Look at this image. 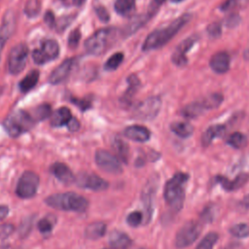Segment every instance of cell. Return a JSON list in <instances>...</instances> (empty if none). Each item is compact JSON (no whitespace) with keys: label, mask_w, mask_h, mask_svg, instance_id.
Here are the masks:
<instances>
[{"label":"cell","mask_w":249,"mask_h":249,"mask_svg":"<svg viewBox=\"0 0 249 249\" xmlns=\"http://www.w3.org/2000/svg\"><path fill=\"white\" fill-rule=\"evenodd\" d=\"M192 18L191 14H183L181 17L177 18L170 24L165 27L156 29L148 35L146 40L143 43L142 49L144 51H150L159 49L164 46L169 40H171L181 28L188 23Z\"/></svg>","instance_id":"6da1fadb"},{"label":"cell","mask_w":249,"mask_h":249,"mask_svg":"<svg viewBox=\"0 0 249 249\" xmlns=\"http://www.w3.org/2000/svg\"><path fill=\"white\" fill-rule=\"evenodd\" d=\"M189 180V175L184 172L175 173L165 184L163 196L165 202L174 211H180L185 200V185Z\"/></svg>","instance_id":"7a4b0ae2"},{"label":"cell","mask_w":249,"mask_h":249,"mask_svg":"<svg viewBox=\"0 0 249 249\" xmlns=\"http://www.w3.org/2000/svg\"><path fill=\"white\" fill-rule=\"evenodd\" d=\"M45 201L49 206L62 211L84 212L89 206V201L86 197L71 192L50 196Z\"/></svg>","instance_id":"3957f363"},{"label":"cell","mask_w":249,"mask_h":249,"mask_svg":"<svg viewBox=\"0 0 249 249\" xmlns=\"http://www.w3.org/2000/svg\"><path fill=\"white\" fill-rule=\"evenodd\" d=\"M35 123L33 116L23 110H18L12 113L4 122V126L13 137H17L29 130Z\"/></svg>","instance_id":"277c9868"},{"label":"cell","mask_w":249,"mask_h":249,"mask_svg":"<svg viewBox=\"0 0 249 249\" xmlns=\"http://www.w3.org/2000/svg\"><path fill=\"white\" fill-rule=\"evenodd\" d=\"M202 226L198 221H189L185 223L177 231L175 236V246L183 249L192 245L199 236Z\"/></svg>","instance_id":"5b68a950"},{"label":"cell","mask_w":249,"mask_h":249,"mask_svg":"<svg viewBox=\"0 0 249 249\" xmlns=\"http://www.w3.org/2000/svg\"><path fill=\"white\" fill-rule=\"evenodd\" d=\"M113 36V29L104 28L96 31L85 43L86 50L91 54H100L108 47Z\"/></svg>","instance_id":"8992f818"},{"label":"cell","mask_w":249,"mask_h":249,"mask_svg":"<svg viewBox=\"0 0 249 249\" xmlns=\"http://www.w3.org/2000/svg\"><path fill=\"white\" fill-rule=\"evenodd\" d=\"M39 187V176L33 171H25L21 174L16 193L20 198H30L34 196Z\"/></svg>","instance_id":"52a82bcc"},{"label":"cell","mask_w":249,"mask_h":249,"mask_svg":"<svg viewBox=\"0 0 249 249\" xmlns=\"http://www.w3.org/2000/svg\"><path fill=\"white\" fill-rule=\"evenodd\" d=\"M28 48L25 44L20 43L13 47L8 59V68L10 73L17 75L20 73L27 62Z\"/></svg>","instance_id":"ba28073f"},{"label":"cell","mask_w":249,"mask_h":249,"mask_svg":"<svg viewBox=\"0 0 249 249\" xmlns=\"http://www.w3.org/2000/svg\"><path fill=\"white\" fill-rule=\"evenodd\" d=\"M59 54V47L54 40H46L32 53L33 60L37 64H44L53 60Z\"/></svg>","instance_id":"9c48e42d"},{"label":"cell","mask_w":249,"mask_h":249,"mask_svg":"<svg viewBox=\"0 0 249 249\" xmlns=\"http://www.w3.org/2000/svg\"><path fill=\"white\" fill-rule=\"evenodd\" d=\"M95 162L102 170L111 174H120L122 165L119 159L105 150H97L95 153Z\"/></svg>","instance_id":"30bf717a"},{"label":"cell","mask_w":249,"mask_h":249,"mask_svg":"<svg viewBox=\"0 0 249 249\" xmlns=\"http://www.w3.org/2000/svg\"><path fill=\"white\" fill-rule=\"evenodd\" d=\"M161 101L159 97H150L141 102L134 111V117L140 120H152L154 119L160 109Z\"/></svg>","instance_id":"8fae6325"},{"label":"cell","mask_w":249,"mask_h":249,"mask_svg":"<svg viewBox=\"0 0 249 249\" xmlns=\"http://www.w3.org/2000/svg\"><path fill=\"white\" fill-rule=\"evenodd\" d=\"M76 183L81 188L92 191H104L108 188V183L93 173L79 174L76 178Z\"/></svg>","instance_id":"7c38bea8"},{"label":"cell","mask_w":249,"mask_h":249,"mask_svg":"<svg viewBox=\"0 0 249 249\" xmlns=\"http://www.w3.org/2000/svg\"><path fill=\"white\" fill-rule=\"evenodd\" d=\"M196 41V36H191L185 40H183L175 49L171 59L172 62L174 64H176L177 66H184L185 64H187L188 59L186 57V53L189 52V50L194 46V44Z\"/></svg>","instance_id":"4fadbf2b"},{"label":"cell","mask_w":249,"mask_h":249,"mask_svg":"<svg viewBox=\"0 0 249 249\" xmlns=\"http://www.w3.org/2000/svg\"><path fill=\"white\" fill-rule=\"evenodd\" d=\"M230 63L231 57L226 52H218L214 53L209 61L211 69L218 74H224L228 72L230 69Z\"/></svg>","instance_id":"5bb4252c"},{"label":"cell","mask_w":249,"mask_h":249,"mask_svg":"<svg viewBox=\"0 0 249 249\" xmlns=\"http://www.w3.org/2000/svg\"><path fill=\"white\" fill-rule=\"evenodd\" d=\"M15 28V18L12 12H8L3 18L2 25L0 26V60L3 48L9 37L12 35Z\"/></svg>","instance_id":"9a60e30c"},{"label":"cell","mask_w":249,"mask_h":249,"mask_svg":"<svg viewBox=\"0 0 249 249\" xmlns=\"http://www.w3.org/2000/svg\"><path fill=\"white\" fill-rule=\"evenodd\" d=\"M215 180L217 183H219L223 187L224 190L230 192V191H235L237 189L242 188L249 180V175L246 173H240L233 180H229L227 177L218 175L216 176Z\"/></svg>","instance_id":"2e32d148"},{"label":"cell","mask_w":249,"mask_h":249,"mask_svg":"<svg viewBox=\"0 0 249 249\" xmlns=\"http://www.w3.org/2000/svg\"><path fill=\"white\" fill-rule=\"evenodd\" d=\"M74 60L72 58L64 60L62 63H60L53 71L51 73L49 81L53 85H56L61 83L71 72V69L73 67Z\"/></svg>","instance_id":"e0dca14e"},{"label":"cell","mask_w":249,"mask_h":249,"mask_svg":"<svg viewBox=\"0 0 249 249\" xmlns=\"http://www.w3.org/2000/svg\"><path fill=\"white\" fill-rule=\"evenodd\" d=\"M124 135L133 141L145 142L150 139L151 133L147 127H145L143 125L134 124V125H130L124 129Z\"/></svg>","instance_id":"ac0fdd59"},{"label":"cell","mask_w":249,"mask_h":249,"mask_svg":"<svg viewBox=\"0 0 249 249\" xmlns=\"http://www.w3.org/2000/svg\"><path fill=\"white\" fill-rule=\"evenodd\" d=\"M51 172L64 184H70L74 181V175L71 169L62 162H55L51 166Z\"/></svg>","instance_id":"d6986e66"},{"label":"cell","mask_w":249,"mask_h":249,"mask_svg":"<svg viewBox=\"0 0 249 249\" xmlns=\"http://www.w3.org/2000/svg\"><path fill=\"white\" fill-rule=\"evenodd\" d=\"M109 244L113 249H127L131 245V239L122 231H113L109 237Z\"/></svg>","instance_id":"ffe728a7"},{"label":"cell","mask_w":249,"mask_h":249,"mask_svg":"<svg viewBox=\"0 0 249 249\" xmlns=\"http://www.w3.org/2000/svg\"><path fill=\"white\" fill-rule=\"evenodd\" d=\"M72 119L71 112L67 107H61L57 109L51 117V124L55 127L67 125Z\"/></svg>","instance_id":"44dd1931"},{"label":"cell","mask_w":249,"mask_h":249,"mask_svg":"<svg viewBox=\"0 0 249 249\" xmlns=\"http://www.w3.org/2000/svg\"><path fill=\"white\" fill-rule=\"evenodd\" d=\"M206 109L202 99L199 101H194L191 102L189 104H187L182 110H181V114L182 116H184L185 118L188 119H194L198 117L200 114H202Z\"/></svg>","instance_id":"7402d4cb"},{"label":"cell","mask_w":249,"mask_h":249,"mask_svg":"<svg viewBox=\"0 0 249 249\" xmlns=\"http://www.w3.org/2000/svg\"><path fill=\"white\" fill-rule=\"evenodd\" d=\"M226 128L222 124H214L209 126L201 136V144L207 147L215 138L220 137L224 134Z\"/></svg>","instance_id":"603a6c76"},{"label":"cell","mask_w":249,"mask_h":249,"mask_svg":"<svg viewBox=\"0 0 249 249\" xmlns=\"http://www.w3.org/2000/svg\"><path fill=\"white\" fill-rule=\"evenodd\" d=\"M106 231V225L103 222H93L87 226L85 235L87 238L96 240L102 237Z\"/></svg>","instance_id":"cb8c5ba5"},{"label":"cell","mask_w":249,"mask_h":249,"mask_svg":"<svg viewBox=\"0 0 249 249\" xmlns=\"http://www.w3.org/2000/svg\"><path fill=\"white\" fill-rule=\"evenodd\" d=\"M170 129L181 138L190 137L194 132V126L188 122H175L170 124Z\"/></svg>","instance_id":"d4e9b609"},{"label":"cell","mask_w":249,"mask_h":249,"mask_svg":"<svg viewBox=\"0 0 249 249\" xmlns=\"http://www.w3.org/2000/svg\"><path fill=\"white\" fill-rule=\"evenodd\" d=\"M39 80V71L32 70L30 71L19 83V89L22 92L29 91L32 88H34Z\"/></svg>","instance_id":"484cf974"},{"label":"cell","mask_w":249,"mask_h":249,"mask_svg":"<svg viewBox=\"0 0 249 249\" xmlns=\"http://www.w3.org/2000/svg\"><path fill=\"white\" fill-rule=\"evenodd\" d=\"M135 9V0H116L115 10L119 15L128 16Z\"/></svg>","instance_id":"4316f807"},{"label":"cell","mask_w":249,"mask_h":249,"mask_svg":"<svg viewBox=\"0 0 249 249\" xmlns=\"http://www.w3.org/2000/svg\"><path fill=\"white\" fill-rule=\"evenodd\" d=\"M227 144L234 149H242L247 144L246 136L241 132H233L230 134L226 140Z\"/></svg>","instance_id":"83f0119b"},{"label":"cell","mask_w":249,"mask_h":249,"mask_svg":"<svg viewBox=\"0 0 249 249\" xmlns=\"http://www.w3.org/2000/svg\"><path fill=\"white\" fill-rule=\"evenodd\" d=\"M219 235L215 231L208 232L197 244L196 249H213L216 241L218 240Z\"/></svg>","instance_id":"f1b7e54d"},{"label":"cell","mask_w":249,"mask_h":249,"mask_svg":"<svg viewBox=\"0 0 249 249\" xmlns=\"http://www.w3.org/2000/svg\"><path fill=\"white\" fill-rule=\"evenodd\" d=\"M230 232L231 235L237 238H244L249 236V224L239 223L231 226L230 229Z\"/></svg>","instance_id":"f546056e"},{"label":"cell","mask_w":249,"mask_h":249,"mask_svg":"<svg viewBox=\"0 0 249 249\" xmlns=\"http://www.w3.org/2000/svg\"><path fill=\"white\" fill-rule=\"evenodd\" d=\"M206 109H213V108H216L218 107L221 102L223 101V95L221 93H211L210 95H208L207 97H204L202 99Z\"/></svg>","instance_id":"4dcf8cb0"},{"label":"cell","mask_w":249,"mask_h":249,"mask_svg":"<svg viewBox=\"0 0 249 249\" xmlns=\"http://www.w3.org/2000/svg\"><path fill=\"white\" fill-rule=\"evenodd\" d=\"M114 148L118 154V156L121 158L122 160L126 162L127 155H128V147L125 142H124L122 139H115L114 141Z\"/></svg>","instance_id":"1f68e13d"},{"label":"cell","mask_w":249,"mask_h":249,"mask_svg":"<svg viewBox=\"0 0 249 249\" xmlns=\"http://www.w3.org/2000/svg\"><path fill=\"white\" fill-rule=\"evenodd\" d=\"M123 59H124V54L122 53H116L108 58V60L106 61V63L104 65V68L108 71L115 70L122 63Z\"/></svg>","instance_id":"d6a6232c"},{"label":"cell","mask_w":249,"mask_h":249,"mask_svg":"<svg viewBox=\"0 0 249 249\" xmlns=\"http://www.w3.org/2000/svg\"><path fill=\"white\" fill-rule=\"evenodd\" d=\"M217 212V207L215 204H208L200 213V220L204 223L212 222Z\"/></svg>","instance_id":"836d02e7"},{"label":"cell","mask_w":249,"mask_h":249,"mask_svg":"<svg viewBox=\"0 0 249 249\" xmlns=\"http://www.w3.org/2000/svg\"><path fill=\"white\" fill-rule=\"evenodd\" d=\"M52 113L51 106L49 104H41L34 110V120H44L48 118Z\"/></svg>","instance_id":"e575fe53"},{"label":"cell","mask_w":249,"mask_h":249,"mask_svg":"<svg viewBox=\"0 0 249 249\" xmlns=\"http://www.w3.org/2000/svg\"><path fill=\"white\" fill-rule=\"evenodd\" d=\"M249 0H226L220 7L223 12H228L237 7H241L243 4L247 3Z\"/></svg>","instance_id":"d590c367"},{"label":"cell","mask_w":249,"mask_h":249,"mask_svg":"<svg viewBox=\"0 0 249 249\" xmlns=\"http://www.w3.org/2000/svg\"><path fill=\"white\" fill-rule=\"evenodd\" d=\"M40 10V3L38 0H28L25 6V13L28 17H35Z\"/></svg>","instance_id":"8d00e7d4"},{"label":"cell","mask_w":249,"mask_h":249,"mask_svg":"<svg viewBox=\"0 0 249 249\" xmlns=\"http://www.w3.org/2000/svg\"><path fill=\"white\" fill-rule=\"evenodd\" d=\"M37 227H38V230L42 233H49L53 228V222L52 221L51 218L46 217V218H43L42 220H40L38 222Z\"/></svg>","instance_id":"74e56055"},{"label":"cell","mask_w":249,"mask_h":249,"mask_svg":"<svg viewBox=\"0 0 249 249\" xmlns=\"http://www.w3.org/2000/svg\"><path fill=\"white\" fill-rule=\"evenodd\" d=\"M143 221V214L139 211H133L131 212L127 218H126V222L129 226L131 227H137L139 226Z\"/></svg>","instance_id":"f35d334b"},{"label":"cell","mask_w":249,"mask_h":249,"mask_svg":"<svg viewBox=\"0 0 249 249\" xmlns=\"http://www.w3.org/2000/svg\"><path fill=\"white\" fill-rule=\"evenodd\" d=\"M14 231V226L11 224L0 225V244L3 243Z\"/></svg>","instance_id":"ab89813d"},{"label":"cell","mask_w":249,"mask_h":249,"mask_svg":"<svg viewBox=\"0 0 249 249\" xmlns=\"http://www.w3.org/2000/svg\"><path fill=\"white\" fill-rule=\"evenodd\" d=\"M206 31H207L208 35L211 36V37H214V38L219 37V36L221 35V32H222L221 23H220V22H217V21L210 23V24L207 26Z\"/></svg>","instance_id":"60d3db41"},{"label":"cell","mask_w":249,"mask_h":249,"mask_svg":"<svg viewBox=\"0 0 249 249\" xmlns=\"http://www.w3.org/2000/svg\"><path fill=\"white\" fill-rule=\"evenodd\" d=\"M80 38H81V33H80L79 29L73 30V31L70 33L69 38H68L69 47H70V48H76V47L78 46V44H79Z\"/></svg>","instance_id":"b9f144b4"},{"label":"cell","mask_w":249,"mask_h":249,"mask_svg":"<svg viewBox=\"0 0 249 249\" xmlns=\"http://www.w3.org/2000/svg\"><path fill=\"white\" fill-rule=\"evenodd\" d=\"M165 0H152V2H151V4H150V6H149V9H148V15L150 16V17H153L156 13H157V11L159 10V8L160 7V5L164 2Z\"/></svg>","instance_id":"7bdbcfd3"},{"label":"cell","mask_w":249,"mask_h":249,"mask_svg":"<svg viewBox=\"0 0 249 249\" xmlns=\"http://www.w3.org/2000/svg\"><path fill=\"white\" fill-rule=\"evenodd\" d=\"M96 14H97L98 18H99L101 20H103V21H107V20L109 19V15H108L106 9L103 8V7H98V8L96 9Z\"/></svg>","instance_id":"ee69618b"},{"label":"cell","mask_w":249,"mask_h":249,"mask_svg":"<svg viewBox=\"0 0 249 249\" xmlns=\"http://www.w3.org/2000/svg\"><path fill=\"white\" fill-rule=\"evenodd\" d=\"M31 219L27 218V220L25 221V224L21 225L20 226V234H23V235H26L28 232H29V230L31 228Z\"/></svg>","instance_id":"f6af8a7d"},{"label":"cell","mask_w":249,"mask_h":249,"mask_svg":"<svg viewBox=\"0 0 249 249\" xmlns=\"http://www.w3.org/2000/svg\"><path fill=\"white\" fill-rule=\"evenodd\" d=\"M45 21H46V23H47L50 27H53V26L54 25V21H55L54 16H53V14L51 11H48V12L46 13V15H45Z\"/></svg>","instance_id":"bcb514c9"},{"label":"cell","mask_w":249,"mask_h":249,"mask_svg":"<svg viewBox=\"0 0 249 249\" xmlns=\"http://www.w3.org/2000/svg\"><path fill=\"white\" fill-rule=\"evenodd\" d=\"M240 18L237 15H231L230 18H228L227 19V25L230 26V27H232V26H235L238 22H239Z\"/></svg>","instance_id":"7dc6e473"},{"label":"cell","mask_w":249,"mask_h":249,"mask_svg":"<svg viewBox=\"0 0 249 249\" xmlns=\"http://www.w3.org/2000/svg\"><path fill=\"white\" fill-rule=\"evenodd\" d=\"M67 126H68L69 130H71V131H76V130L79 128L80 124H79V122H78L75 118H72V119L70 120V122L68 123Z\"/></svg>","instance_id":"c3c4849f"},{"label":"cell","mask_w":249,"mask_h":249,"mask_svg":"<svg viewBox=\"0 0 249 249\" xmlns=\"http://www.w3.org/2000/svg\"><path fill=\"white\" fill-rule=\"evenodd\" d=\"M8 213H9V208L5 205H0V220L5 219Z\"/></svg>","instance_id":"681fc988"},{"label":"cell","mask_w":249,"mask_h":249,"mask_svg":"<svg viewBox=\"0 0 249 249\" xmlns=\"http://www.w3.org/2000/svg\"><path fill=\"white\" fill-rule=\"evenodd\" d=\"M240 205L244 208V209H249V194H247L243 199L240 201Z\"/></svg>","instance_id":"f907efd6"},{"label":"cell","mask_w":249,"mask_h":249,"mask_svg":"<svg viewBox=\"0 0 249 249\" xmlns=\"http://www.w3.org/2000/svg\"><path fill=\"white\" fill-rule=\"evenodd\" d=\"M73 1V4L76 5V6H80L82 5L86 0H72Z\"/></svg>","instance_id":"816d5d0a"},{"label":"cell","mask_w":249,"mask_h":249,"mask_svg":"<svg viewBox=\"0 0 249 249\" xmlns=\"http://www.w3.org/2000/svg\"><path fill=\"white\" fill-rule=\"evenodd\" d=\"M243 56H244L245 60H248V61H249V49L245 50V52H244V53H243Z\"/></svg>","instance_id":"f5cc1de1"},{"label":"cell","mask_w":249,"mask_h":249,"mask_svg":"<svg viewBox=\"0 0 249 249\" xmlns=\"http://www.w3.org/2000/svg\"><path fill=\"white\" fill-rule=\"evenodd\" d=\"M173 3H178V2H181V1H183V0H171Z\"/></svg>","instance_id":"db71d44e"},{"label":"cell","mask_w":249,"mask_h":249,"mask_svg":"<svg viewBox=\"0 0 249 249\" xmlns=\"http://www.w3.org/2000/svg\"><path fill=\"white\" fill-rule=\"evenodd\" d=\"M222 249H231V248H222Z\"/></svg>","instance_id":"11a10c76"}]
</instances>
